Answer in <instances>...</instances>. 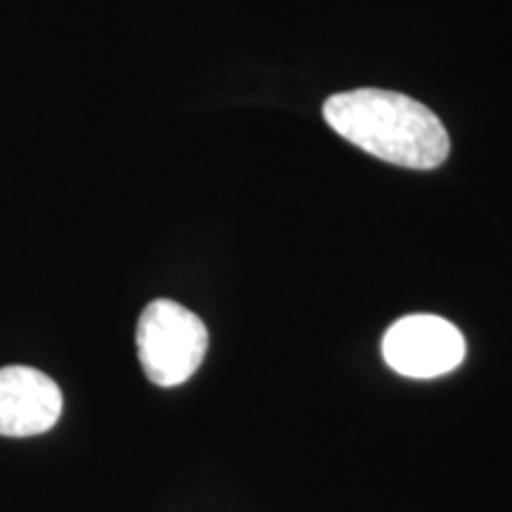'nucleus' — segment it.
<instances>
[{
	"mask_svg": "<svg viewBox=\"0 0 512 512\" xmlns=\"http://www.w3.org/2000/svg\"><path fill=\"white\" fill-rule=\"evenodd\" d=\"M323 117L351 145L403 169H437L451 150L437 114L403 93L380 88L337 93L323 105Z\"/></svg>",
	"mask_w": 512,
	"mask_h": 512,
	"instance_id": "nucleus-1",
	"label": "nucleus"
},
{
	"mask_svg": "<svg viewBox=\"0 0 512 512\" xmlns=\"http://www.w3.org/2000/svg\"><path fill=\"white\" fill-rule=\"evenodd\" d=\"M138 361L157 387H178L202 366L209 332L202 318L171 299H155L140 313L136 328Z\"/></svg>",
	"mask_w": 512,
	"mask_h": 512,
	"instance_id": "nucleus-2",
	"label": "nucleus"
},
{
	"mask_svg": "<svg viewBox=\"0 0 512 512\" xmlns=\"http://www.w3.org/2000/svg\"><path fill=\"white\" fill-rule=\"evenodd\" d=\"M382 356L394 373L430 380L456 370L465 358V337L432 313L403 316L384 332Z\"/></svg>",
	"mask_w": 512,
	"mask_h": 512,
	"instance_id": "nucleus-3",
	"label": "nucleus"
},
{
	"mask_svg": "<svg viewBox=\"0 0 512 512\" xmlns=\"http://www.w3.org/2000/svg\"><path fill=\"white\" fill-rule=\"evenodd\" d=\"M62 415V389L31 366L0 368V434L36 437L53 430Z\"/></svg>",
	"mask_w": 512,
	"mask_h": 512,
	"instance_id": "nucleus-4",
	"label": "nucleus"
}]
</instances>
